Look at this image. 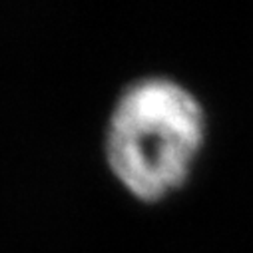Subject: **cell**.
I'll list each match as a JSON object with an SVG mask.
<instances>
[{
	"mask_svg": "<svg viewBox=\"0 0 253 253\" xmlns=\"http://www.w3.org/2000/svg\"><path fill=\"white\" fill-rule=\"evenodd\" d=\"M204 138L198 98L169 78H144L120 94L110 114L106 160L124 189L154 204L181 187Z\"/></svg>",
	"mask_w": 253,
	"mask_h": 253,
	"instance_id": "1",
	"label": "cell"
}]
</instances>
